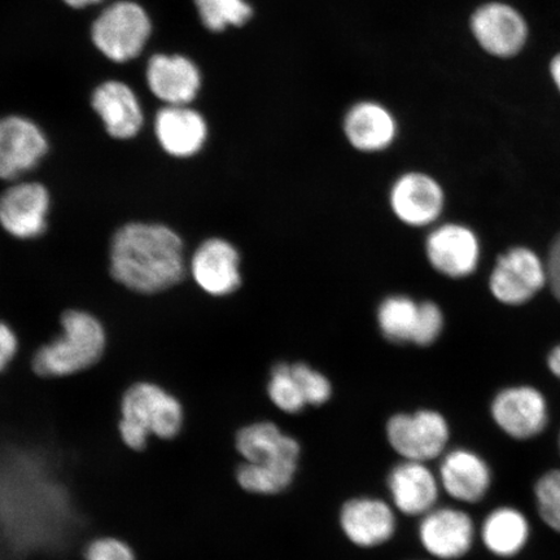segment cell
I'll return each instance as SVG.
<instances>
[{
  "label": "cell",
  "instance_id": "obj_1",
  "mask_svg": "<svg viewBox=\"0 0 560 560\" xmlns=\"http://www.w3.org/2000/svg\"><path fill=\"white\" fill-rule=\"evenodd\" d=\"M109 275L124 289L152 296L185 279V243L164 223L132 221L116 230L109 244Z\"/></svg>",
  "mask_w": 560,
  "mask_h": 560
},
{
  "label": "cell",
  "instance_id": "obj_2",
  "mask_svg": "<svg viewBox=\"0 0 560 560\" xmlns=\"http://www.w3.org/2000/svg\"><path fill=\"white\" fill-rule=\"evenodd\" d=\"M236 447L247 464L237 470L240 486L250 493L275 494L291 485L300 446L275 423L260 422L237 433Z\"/></svg>",
  "mask_w": 560,
  "mask_h": 560
},
{
  "label": "cell",
  "instance_id": "obj_3",
  "mask_svg": "<svg viewBox=\"0 0 560 560\" xmlns=\"http://www.w3.org/2000/svg\"><path fill=\"white\" fill-rule=\"evenodd\" d=\"M60 334L35 352L33 371L40 377H67L83 373L103 359L107 331L93 313L68 310L60 317Z\"/></svg>",
  "mask_w": 560,
  "mask_h": 560
},
{
  "label": "cell",
  "instance_id": "obj_4",
  "mask_svg": "<svg viewBox=\"0 0 560 560\" xmlns=\"http://www.w3.org/2000/svg\"><path fill=\"white\" fill-rule=\"evenodd\" d=\"M184 424V406L156 383L138 382L122 395L118 433L131 451H144L152 438H177Z\"/></svg>",
  "mask_w": 560,
  "mask_h": 560
},
{
  "label": "cell",
  "instance_id": "obj_5",
  "mask_svg": "<svg viewBox=\"0 0 560 560\" xmlns=\"http://www.w3.org/2000/svg\"><path fill=\"white\" fill-rule=\"evenodd\" d=\"M468 30L489 58L511 61L527 51L532 26L527 15L509 0H486L472 11Z\"/></svg>",
  "mask_w": 560,
  "mask_h": 560
},
{
  "label": "cell",
  "instance_id": "obj_6",
  "mask_svg": "<svg viewBox=\"0 0 560 560\" xmlns=\"http://www.w3.org/2000/svg\"><path fill=\"white\" fill-rule=\"evenodd\" d=\"M152 34V21L142 5L118 0L100 13L91 26V39L105 58L124 65L142 55Z\"/></svg>",
  "mask_w": 560,
  "mask_h": 560
},
{
  "label": "cell",
  "instance_id": "obj_7",
  "mask_svg": "<svg viewBox=\"0 0 560 560\" xmlns=\"http://www.w3.org/2000/svg\"><path fill=\"white\" fill-rule=\"evenodd\" d=\"M549 284L548 265L527 247H514L497 258L489 290L501 304H527Z\"/></svg>",
  "mask_w": 560,
  "mask_h": 560
},
{
  "label": "cell",
  "instance_id": "obj_8",
  "mask_svg": "<svg viewBox=\"0 0 560 560\" xmlns=\"http://www.w3.org/2000/svg\"><path fill=\"white\" fill-rule=\"evenodd\" d=\"M51 206V194L40 182H12L0 194V228L19 241L38 240L48 230Z\"/></svg>",
  "mask_w": 560,
  "mask_h": 560
},
{
  "label": "cell",
  "instance_id": "obj_9",
  "mask_svg": "<svg viewBox=\"0 0 560 560\" xmlns=\"http://www.w3.org/2000/svg\"><path fill=\"white\" fill-rule=\"evenodd\" d=\"M392 213L411 229L433 228L443 215L446 196L443 186L424 172H406L392 184L388 194Z\"/></svg>",
  "mask_w": 560,
  "mask_h": 560
},
{
  "label": "cell",
  "instance_id": "obj_10",
  "mask_svg": "<svg viewBox=\"0 0 560 560\" xmlns=\"http://www.w3.org/2000/svg\"><path fill=\"white\" fill-rule=\"evenodd\" d=\"M48 151L50 142L37 122L20 115L0 117V180H21Z\"/></svg>",
  "mask_w": 560,
  "mask_h": 560
},
{
  "label": "cell",
  "instance_id": "obj_11",
  "mask_svg": "<svg viewBox=\"0 0 560 560\" xmlns=\"http://www.w3.org/2000/svg\"><path fill=\"white\" fill-rule=\"evenodd\" d=\"M188 271L208 296L228 298L243 283L242 257L233 243L223 237H208L195 249Z\"/></svg>",
  "mask_w": 560,
  "mask_h": 560
},
{
  "label": "cell",
  "instance_id": "obj_12",
  "mask_svg": "<svg viewBox=\"0 0 560 560\" xmlns=\"http://www.w3.org/2000/svg\"><path fill=\"white\" fill-rule=\"evenodd\" d=\"M427 261L439 275L450 279H465L478 269L481 257L479 236L460 223L433 226L427 235Z\"/></svg>",
  "mask_w": 560,
  "mask_h": 560
},
{
  "label": "cell",
  "instance_id": "obj_13",
  "mask_svg": "<svg viewBox=\"0 0 560 560\" xmlns=\"http://www.w3.org/2000/svg\"><path fill=\"white\" fill-rule=\"evenodd\" d=\"M387 436L394 450L408 460L425 462L439 457L450 440V427L438 411L396 415L388 420Z\"/></svg>",
  "mask_w": 560,
  "mask_h": 560
},
{
  "label": "cell",
  "instance_id": "obj_14",
  "mask_svg": "<svg viewBox=\"0 0 560 560\" xmlns=\"http://www.w3.org/2000/svg\"><path fill=\"white\" fill-rule=\"evenodd\" d=\"M490 412L495 424L516 440L540 435L549 422L548 402L540 390L528 385L501 390L494 397Z\"/></svg>",
  "mask_w": 560,
  "mask_h": 560
},
{
  "label": "cell",
  "instance_id": "obj_15",
  "mask_svg": "<svg viewBox=\"0 0 560 560\" xmlns=\"http://www.w3.org/2000/svg\"><path fill=\"white\" fill-rule=\"evenodd\" d=\"M147 85L165 105H190L201 89L198 66L185 55L156 54L145 69Z\"/></svg>",
  "mask_w": 560,
  "mask_h": 560
},
{
  "label": "cell",
  "instance_id": "obj_16",
  "mask_svg": "<svg viewBox=\"0 0 560 560\" xmlns=\"http://www.w3.org/2000/svg\"><path fill=\"white\" fill-rule=\"evenodd\" d=\"M155 136L174 159H190L205 149L209 128L206 118L190 105H165L155 117Z\"/></svg>",
  "mask_w": 560,
  "mask_h": 560
},
{
  "label": "cell",
  "instance_id": "obj_17",
  "mask_svg": "<svg viewBox=\"0 0 560 560\" xmlns=\"http://www.w3.org/2000/svg\"><path fill=\"white\" fill-rule=\"evenodd\" d=\"M91 107L110 138L130 140L144 125L142 105L136 91L121 81H105L91 95Z\"/></svg>",
  "mask_w": 560,
  "mask_h": 560
},
{
  "label": "cell",
  "instance_id": "obj_18",
  "mask_svg": "<svg viewBox=\"0 0 560 560\" xmlns=\"http://www.w3.org/2000/svg\"><path fill=\"white\" fill-rule=\"evenodd\" d=\"M420 540L433 557L452 560L467 555L474 542V524L464 511L439 509L424 516Z\"/></svg>",
  "mask_w": 560,
  "mask_h": 560
},
{
  "label": "cell",
  "instance_id": "obj_19",
  "mask_svg": "<svg viewBox=\"0 0 560 560\" xmlns=\"http://www.w3.org/2000/svg\"><path fill=\"white\" fill-rule=\"evenodd\" d=\"M345 135L354 150L377 153L388 150L398 135L396 117L376 102H360L347 112Z\"/></svg>",
  "mask_w": 560,
  "mask_h": 560
},
{
  "label": "cell",
  "instance_id": "obj_20",
  "mask_svg": "<svg viewBox=\"0 0 560 560\" xmlns=\"http://www.w3.org/2000/svg\"><path fill=\"white\" fill-rule=\"evenodd\" d=\"M388 486L396 506L408 515L430 513L438 501L435 476L422 462L408 460L392 470Z\"/></svg>",
  "mask_w": 560,
  "mask_h": 560
},
{
  "label": "cell",
  "instance_id": "obj_21",
  "mask_svg": "<svg viewBox=\"0 0 560 560\" xmlns=\"http://www.w3.org/2000/svg\"><path fill=\"white\" fill-rule=\"evenodd\" d=\"M341 527L349 540L370 548L388 541L396 522L392 510L384 502L360 499L346 503L341 511Z\"/></svg>",
  "mask_w": 560,
  "mask_h": 560
},
{
  "label": "cell",
  "instance_id": "obj_22",
  "mask_svg": "<svg viewBox=\"0 0 560 560\" xmlns=\"http://www.w3.org/2000/svg\"><path fill=\"white\" fill-rule=\"evenodd\" d=\"M441 482L455 500L468 503L485 499L490 487V471L479 455L454 451L440 467Z\"/></svg>",
  "mask_w": 560,
  "mask_h": 560
},
{
  "label": "cell",
  "instance_id": "obj_23",
  "mask_svg": "<svg viewBox=\"0 0 560 560\" xmlns=\"http://www.w3.org/2000/svg\"><path fill=\"white\" fill-rule=\"evenodd\" d=\"M481 537L493 555L514 557L528 542L529 524L521 511L513 508L497 509L482 524Z\"/></svg>",
  "mask_w": 560,
  "mask_h": 560
},
{
  "label": "cell",
  "instance_id": "obj_24",
  "mask_svg": "<svg viewBox=\"0 0 560 560\" xmlns=\"http://www.w3.org/2000/svg\"><path fill=\"white\" fill-rule=\"evenodd\" d=\"M419 312V301L396 293L385 298L376 311V324L380 331L395 345H406L415 336Z\"/></svg>",
  "mask_w": 560,
  "mask_h": 560
},
{
  "label": "cell",
  "instance_id": "obj_25",
  "mask_svg": "<svg viewBox=\"0 0 560 560\" xmlns=\"http://www.w3.org/2000/svg\"><path fill=\"white\" fill-rule=\"evenodd\" d=\"M202 25L214 33L247 24L254 9L247 0H194Z\"/></svg>",
  "mask_w": 560,
  "mask_h": 560
},
{
  "label": "cell",
  "instance_id": "obj_26",
  "mask_svg": "<svg viewBox=\"0 0 560 560\" xmlns=\"http://www.w3.org/2000/svg\"><path fill=\"white\" fill-rule=\"evenodd\" d=\"M268 394L278 409L298 415L307 406L303 392L292 374L291 363L280 362L271 369Z\"/></svg>",
  "mask_w": 560,
  "mask_h": 560
},
{
  "label": "cell",
  "instance_id": "obj_27",
  "mask_svg": "<svg viewBox=\"0 0 560 560\" xmlns=\"http://www.w3.org/2000/svg\"><path fill=\"white\" fill-rule=\"evenodd\" d=\"M538 514L560 534V470L546 472L535 487Z\"/></svg>",
  "mask_w": 560,
  "mask_h": 560
},
{
  "label": "cell",
  "instance_id": "obj_28",
  "mask_svg": "<svg viewBox=\"0 0 560 560\" xmlns=\"http://www.w3.org/2000/svg\"><path fill=\"white\" fill-rule=\"evenodd\" d=\"M291 370L307 405L319 406L330 400L332 385L320 371L306 365L304 362L292 363Z\"/></svg>",
  "mask_w": 560,
  "mask_h": 560
},
{
  "label": "cell",
  "instance_id": "obj_29",
  "mask_svg": "<svg viewBox=\"0 0 560 560\" xmlns=\"http://www.w3.org/2000/svg\"><path fill=\"white\" fill-rule=\"evenodd\" d=\"M445 318L443 310L433 301H419V312L415 336L411 345L430 347L435 345L444 331Z\"/></svg>",
  "mask_w": 560,
  "mask_h": 560
},
{
  "label": "cell",
  "instance_id": "obj_30",
  "mask_svg": "<svg viewBox=\"0 0 560 560\" xmlns=\"http://www.w3.org/2000/svg\"><path fill=\"white\" fill-rule=\"evenodd\" d=\"M86 560H137L128 544L116 537L96 538L88 546Z\"/></svg>",
  "mask_w": 560,
  "mask_h": 560
},
{
  "label": "cell",
  "instance_id": "obj_31",
  "mask_svg": "<svg viewBox=\"0 0 560 560\" xmlns=\"http://www.w3.org/2000/svg\"><path fill=\"white\" fill-rule=\"evenodd\" d=\"M19 352V338L13 328L0 320V374L15 360Z\"/></svg>",
  "mask_w": 560,
  "mask_h": 560
},
{
  "label": "cell",
  "instance_id": "obj_32",
  "mask_svg": "<svg viewBox=\"0 0 560 560\" xmlns=\"http://www.w3.org/2000/svg\"><path fill=\"white\" fill-rule=\"evenodd\" d=\"M549 285L560 303V234L552 242L548 262Z\"/></svg>",
  "mask_w": 560,
  "mask_h": 560
},
{
  "label": "cell",
  "instance_id": "obj_33",
  "mask_svg": "<svg viewBox=\"0 0 560 560\" xmlns=\"http://www.w3.org/2000/svg\"><path fill=\"white\" fill-rule=\"evenodd\" d=\"M548 75L552 88L560 96V50L551 55L548 62Z\"/></svg>",
  "mask_w": 560,
  "mask_h": 560
},
{
  "label": "cell",
  "instance_id": "obj_34",
  "mask_svg": "<svg viewBox=\"0 0 560 560\" xmlns=\"http://www.w3.org/2000/svg\"><path fill=\"white\" fill-rule=\"evenodd\" d=\"M548 368L551 373L560 380V345L552 349L549 353Z\"/></svg>",
  "mask_w": 560,
  "mask_h": 560
},
{
  "label": "cell",
  "instance_id": "obj_35",
  "mask_svg": "<svg viewBox=\"0 0 560 560\" xmlns=\"http://www.w3.org/2000/svg\"><path fill=\"white\" fill-rule=\"evenodd\" d=\"M70 9L85 10L89 7L97 5L104 2V0H62Z\"/></svg>",
  "mask_w": 560,
  "mask_h": 560
},
{
  "label": "cell",
  "instance_id": "obj_36",
  "mask_svg": "<svg viewBox=\"0 0 560 560\" xmlns=\"http://www.w3.org/2000/svg\"><path fill=\"white\" fill-rule=\"evenodd\" d=\"M559 450H560V435H559Z\"/></svg>",
  "mask_w": 560,
  "mask_h": 560
}]
</instances>
